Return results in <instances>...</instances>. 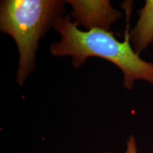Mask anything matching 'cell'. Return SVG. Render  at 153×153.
I'll use <instances>...</instances> for the list:
<instances>
[{"label": "cell", "instance_id": "cell-5", "mask_svg": "<svg viewBox=\"0 0 153 153\" xmlns=\"http://www.w3.org/2000/svg\"><path fill=\"white\" fill-rule=\"evenodd\" d=\"M104 153H111V152H104ZM124 153H137L136 148V142H135V137L131 135L129 137L128 140L127 142V148L126 151Z\"/></svg>", "mask_w": 153, "mask_h": 153}, {"label": "cell", "instance_id": "cell-4", "mask_svg": "<svg viewBox=\"0 0 153 153\" xmlns=\"http://www.w3.org/2000/svg\"><path fill=\"white\" fill-rule=\"evenodd\" d=\"M139 19L129 32L133 50L140 55L153 42V0H146L138 11Z\"/></svg>", "mask_w": 153, "mask_h": 153}, {"label": "cell", "instance_id": "cell-2", "mask_svg": "<svg viewBox=\"0 0 153 153\" xmlns=\"http://www.w3.org/2000/svg\"><path fill=\"white\" fill-rule=\"evenodd\" d=\"M60 0H4L0 4V29L14 38L19 53L16 81L22 86L36 67L38 42L64 16Z\"/></svg>", "mask_w": 153, "mask_h": 153}, {"label": "cell", "instance_id": "cell-1", "mask_svg": "<svg viewBox=\"0 0 153 153\" xmlns=\"http://www.w3.org/2000/svg\"><path fill=\"white\" fill-rule=\"evenodd\" d=\"M54 28L61 39L51 45L50 51L53 56H70L74 68L81 67L90 57L109 61L121 70L123 87L128 90L133 89L136 80L153 85V63L143 60L135 52L128 30L124 41H120L110 30H81L68 14L57 19Z\"/></svg>", "mask_w": 153, "mask_h": 153}, {"label": "cell", "instance_id": "cell-3", "mask_svg": "<svg viewBox=\"0 0 153 153\" xmlns=\"http://www.w3.org/2000/svg\"><path fill=\"white\" fill-rule=\"evenodd\" d=\"M66 3L72 7L70 15L76 27L83 26L87 30L101 29L110 30L112 24L122 16L108 0H69Z\"/></svg>", "mask_w": 153, "mask_h": 153}]
</instances>
